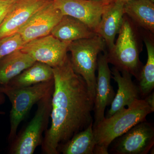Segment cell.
<instances>
[{"label":"cell","instance_id":"1","mask_svg":"<svg viewBox=\"0 0 154 154\" xmlns=\"http://www.w3.org/2000/svg\"><path fill=\"white\" fill-rule=\"evenodd\" d=\"M52 68L51 124L45 132L41 144L45 154H59L60 146L93 122L94 99L85 80L74 70L70 58Z\"/></svg>","mask_w":154,"mask_h":154},{"label":"cell","instance_id":"2","mask_svg":"<svg viewBox=\"0 0 154 154\" xmlns=\"http://www.w3.org/2000/svg\"><path fill=\"white\" fill-rule=\"evenodd\" d=\"M154 110L144 99L136 101L127 108L119 111L93 126L96 146L94 154H109L108 149L114 140L124 134L136 125L146 121Z\"/></svg>","mask_w":154,"mask_h":154},{"label":"cell","instance_id":"3","mask_svg":"<svg viewBox=\"0 0 154 154\" xmlns=\"http://www.w3.org/2000/svg\"><path fill=\"white\" fill-rule=\"evenodd\" d=\"M135 25L124 16L123 23L113 48L107 52L108 63L119 71L129 73L139 81L143 64L139 58L140 53Z\"/></svg>","mask_w":154,"mask_h":154},{"label":"cell","instance_id":"4","mask_svg":"<svg viewBox=\"0 0 154 154\" xmlns=\"http://www.w3.org/2000/svg\"><path fill=\"white\" fill-rule=\"evenodd\" d=\"M54 88V79L23 88L0 86V94L8 96L12 105L10 114V131L8 137L9 142L11 143L17 136L19 125L25 119L33 105L53 92Z\"/></svg>","mask_w":154,"mask_h":154},{"label":"cell","instance_id":"5","mask_svg":"<svg viewBox=\"0 0 154 154\" xmlns=\"http://www.w3.org/2000/svg\"><path fill=\"white\" fill-rule=\"evenodd\" d=\"M106 44L98 35L91 38L72 42L68 50L71 53L70 58L72 66L77 74L82 77L92 98L96 94L97 59L99 54L105 51Z\"/></svg>","mask_w":154,"mask_h":154},{"label":"cell","instance_id":"6","mask_svg":"<svg viewBox=\"0 0 154 154\" xmlns=\"http://www.w3.org/2000/svg\"><path fill=\"white\" fill-rule=\"evenodd\" d=\"M52 93L37 103L36 113L24 130L11 142V154H33L41 145L43 132L47 130L51 110Z\"/></svg>","mask_w":154,"mask_h":154},{"label":"cell","instance_id":"7","mask_svg":"<svg viewBox=\"0 0 154 154\" xmlns=\"http://www.w3.org/2000/svg\"><path fill=\"white\" fill-rule=\"evenodd\" d=\"M69 43L61 41L50 34L26 42L20 50L35 61L54 68L61 65L68 57Z\"/></svg>","mask_w":154,"mask_h":154},{"label":"cell","instance_id":"8","mask_svg":"<svg viewBox=\"0 0 154 154\" xmlns=\"http://www.w3.org/2000/svg\"><path fill=\"white\" fill-rule=\"evenodd\" d=\"M114 140L112 153L147 154L154 144L153 125L146 120L142 122Z\"/></svg>","mask_w":154,"mask_h":154},{"label":"cell","instance_id":"9","mask_svg":"<svg viewBox=\"0 0 154 154\" xmlns=\"http://www.w3.org/2000/svg\"><path fill=\"white\" fill-rule=\"evenodd\" d=\"M52 1L56 8L63 15H68L79 19L95 32L102 14L113 2L96 0Z\"/></svg>","mask_w":154,"mask_h":154},{"label":"cell","instance_id":"10","mask_svg":"<svg viewBox=\"0 0 154 154\" xmlns=\"http://www.w3.org/2000/svg\"><path fill=\"white\" fill-rule=\"evenodd\" d=\"M107 51L99 54L97 59L98 76L96 78V94L94 100V121L95 126L105 118V111L107 106L111 105L115 96L110 79L111 71L108 66Z\"/></svg>","mask_w":154,"mask_h":154},{"label":"cell","instance_id":"11","mask_svg":"<svg viewBox=\"0 0 154 154\" xmlns=\"http://www.w3.org/2000/svg\"><path fill=\"white\" fill-rule=\"evenodd\" d=\"M63 14L52 0L42 7L18 31L25 43L50 34Z\"/></svg>","mask_w":154,"mask_h":154},{"label":"cell","instance_id":"12","mask_svg":"<svg viewBox=\"0 0 154 154\" xmlns=\"http://www.w3.org/2000/svg\"><path fill=\"white\" fill-rule=\"evenodd\" d=\"M51 0H18L0 25V39L17 33Z\"/></svg>","mask_w":154,"mask_h":154},{"label":"cell","instance_id":"13","mask_svg":"<svg viewBox=\"0 0 154 154\" xmlns=\"http://www.w3.org/2000/svg\"><path fill=\"white\" fill-rule=\"evenodd\" d=\"M112 78L117 83L118 89L106 117L108 118L119 111L132 105L140 98L139 89L131 79V75L126 71L120 72L113 67Z\"/></svg>","mask_w":154,"mask_h":154},{"label":"cell","instance_id":"14","mask_svg":"<svg viewBox=\"0 0 154 154\" xmlns=\"http://www.w3.org/2000/svg\"><path fill=\"white\" fill-rule=\"evenodd\" d=\"M124 4L113 2L102 14L95 31L104 39L108 51L113 48L115 37L119 33L124 19Z\"/></svg>","mask_w":154,"mask_h":154},{"label":"cell","instance_id":"15","mask_svg":"<svg viewBox=\"0 0 154 154\" xmlns=\"http://www.w3.org/2000/svg\"><path fill=\"white\" fill-rule=\"evenodd\" d=\"M50 34L60 41L67 43L97 35L84 22L68 15L63 16Z\"/></svg>","mask_w":154,"mask_h":154},{"label":"cell","instance_id":"16","mask_svg":"<svg viewBox=\"0 0 154 154\" xmlns=\"http://www.w3.org/2000/svg\"><path fill=\"white\" fill-rule=\"evenodd\" d=\"M36 62L30 55L18 50L0 59V85H7Z\"/></svg>","mask_w":154,"mask_h":154},{"label":"cell","instance_id":"17","mask_svg":"<svg viewBox=\"0 0 154 154\" xmlns=\"http://www.w3.org/2000/svg\"><path fill=\"white\" fill-rule=\"evenodd\" d=\"M123 11L135 25L154 33V3L149 0L129 1L124 4Z\"/></svg>","mask_w":154,"mask_h":154},{"label":"cell","instance_id":"18","mask_svg":"<svg viewBox=\"0 0 154 154\" xmlns=\"http://www.w3.org/2000/svg\"><path fill=\"white\" fill-rule=\"evenodd\" d=\"M53 79L52 67L46 64L36 62L5 85L11 88H23Z\"/></svg>","mask_w":154,"mask_h":154},{"label":"cell","instance_id":"19","mask_svg":"<svg viewBox=\"0 0 154 154\" xmlns=\"http://www.w3.org/2000/svg\"><path fill=\"white\" fill-rule=\"evenodd\" d=\"M95 146L93 122L60 146L58 152L63 154H94Z\"/></svg>","mask_w":154,"mask_h":154},{"label":"cell","instance_id":"20","mask_svg":"<svg viewBox=\"0 0 154 154\" xmlns=\"http://www.w3.org/2000/svg\"><path fill=\"white\" fill-rule=\"evenodd\" d=\"M143 40L146 48L148 58L146 63L143 67L141 72L140 82V93L141 95L146 96L154 88V44L149 36H143Z\"/></svg>","mask_w":154,"mask_h":154},{"label":"cell","instance_id":"21","mask_svg":"<svg viewBox=\"0 0 154 154\" xmlns=\"http://www.w3.org/2000/svg\"><path fill=\"white\" fill-rule=\"evenodd\" d=\"M25 43L18 32L1 38L0 59L16 51L22 49Z\"/></svg>","mask_w":154,"mask_h":154},{"label":"cell","instance_id":"22","mask_svg":"<svg viewBox=\"0 0 154 154\" xmlns=\"http://www.w3.org/2000/svg\"><path fill=\"white\" fill-rule=\"evenodd\" d=\"M18 0H0V25Z\"/></svg>","mask_w":154,"mask_h":154},{"label":"cell","instance_id":"23","mask_svg":"<svg viewBox=\"0 0 154 154\" xmlns=\"http://www.w3.org/2000/svg\"><path fill=\"white\" fill-rule=\"evenodd\" d=\"M144 100L147 103L148 105L151 107L153 110H154V94L153 92L150 95L149 94V95L146 96V97Z\"/></svg>","mask_w":154,"mask_h":154},{"label":"cell","instance_id":"24","mask_svg":"<svg viewBox=\"0 0 154 154\" xmlns=\"http://www.w3.org/2000/svg\"><path fill=\"white\" fill-rule=\"evenodd\" d=\"M113 2H121L125 4V3L129 1H133V0H113Z\"/></svg>","mask_w":154,"mask_h":154},{"label":"cell","instance_id":"25","mask_svg":"<svg viewBox=\"0 0 154 154\" xmlns=\"http://www.w3.org/2000/svg\"><path fill=\"white\" fill-rule=\"evenodd\" d=\"M4 98L2 94L0 95V105L4 102Z\"/></svg>","mask_w":154,"mask_h":154},{"label":"cell","instance_id":"26","mask_svg":"<svg viewBox=\"0 0 154 154\" xmlns=\"http://www.w3.org/2000/svg\"><path fill=\"white\" fill-rule=\"evenodd\" d=\"M96 1H104V2H113V0H96Z\"/></svg>","mask_w":154,"mask_h":154},{"label":"cell","instance_id":"27","mask_svg":"<svg viewBox=\"0 0 154 154\" xmlns=\"http://www.w3.org/2000/svg\"><path fill=\"white\" fill-rule=\"evenodd\" d=\"M149 1L152 2L154 3V0H149Z\"/></svg>","mask_w":154,"mask_h":154},{"label":"cell","instance_id":"28","mask_svg":"<svg viewBox=\"0 0 154 154\" xmlns=\"http://www.w3.org/2000/svg\"><path fill=\"white\" fill-rule=\"evenodd\" d=\"M3 113H4V112H0V114H3Z\"/></svg>","mask_w":154,"mask_h":154}]
</instances>
